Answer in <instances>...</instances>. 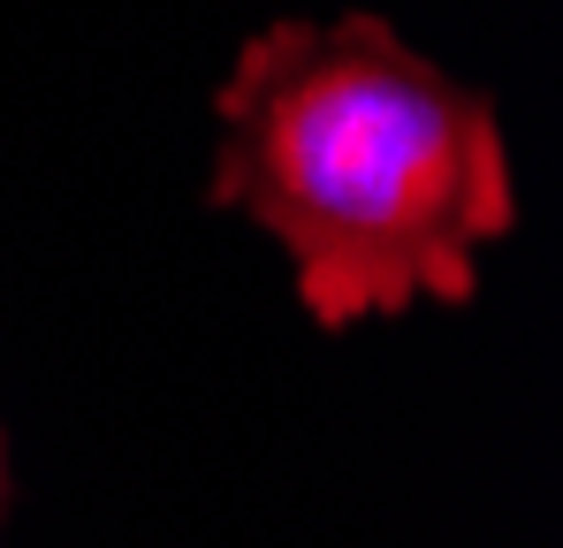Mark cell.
<instances>
[{
  "label": "cell",
  "instance_id": "1",
  "mask_svg": "<svg viewBox=\"0 0 563 548\" xmlns=\"http://www.w3.org/2000/svg\"><path fill=\"white\" fill-rule=\"evenodd\" d=\"M213 114V198L289 252L328 328L472 297L479 244L518 221L487 91L442 77L374 15L260 31Z\"/></svg>",
  "mask_w": 563,
  "mask_h": 548
}]
</instances>
